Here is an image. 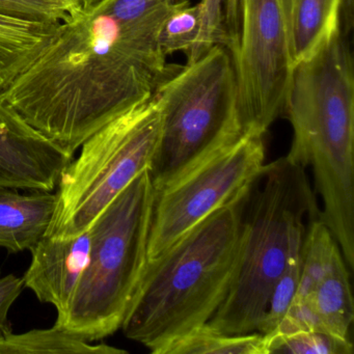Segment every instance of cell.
I'll use <instances>...</instances> for the list:
<instances>
[{
    "label": "cell",
    "mask_w": 354,
    "mask_h": 354,
    "mask_svg": "<svg viewBox=\"0 0 354 354\" xmlns=\"http://www.w3.org/2000/svg\"><path fill=\"white\" fill-rule=\"evenodd\" d=\"M180 7L159 11L151 0L82 6L61 21L40 57L0 96L28 125L73 156L93 134L149 100L179 70L167 63L158 34Z\"/></svg>",
    "instance_id": "obj_1"
},
{
    "label": "cell",
    "mask_w": 354,
    "mask_h": 354,
    "mask_svg": "<svg viewBox=\"0 0 354 354\" xmlns=\"http://www.w3.org/2000/svg\"><path fill=\"white\" fill-rule=\"evenodd\" d=\"M283 113L293 128L286 156L310 169L320 217L354 268V77L346 35L335 30L292 68Z\"/></svg>",
    "instance_id": "obj_2"
},
{
    "label": "cell",
    "mask_w": 354,
    "mask_h": 354,
    "mask_svg": "<svg viewBox=\"0 0 354 354\" xmlns=\"http://www.w3.org/2000/svg\"><path fill=\"white\" fill-rule=\"evenodd\" d=\"M248 192L147 262L121 327L128 339L157 354L169 342L210 321L237 273Z\"/></svg>",
    "instance_id": "obj_3"
},
{
    "label": "cell",
    "mask_w": 354,
    "mask_h": 354,
    "mask_svg": "<svg viewBox=\"0 0 354 354\" xmlns=\"http://www.w3.org/2000/svg\"><path fill=\"white\" fill-rule=\"evenodd\" d=\"M306 169L287 156L265 163L250 186L235 279L207 324L227 335L258 331L269 297L308 225L320 217Z\"/></svg>",
    "instance_id": "obj_4"
},
{
    "label": "cell",
    "mask_w": 354,
    "mask_h": 354,
    "mask_svg": "<svg viewBox=\"0 0 354 354\" xmlns=\"http://www.w3.org/2000/svg\"><path fill=\"white\" fill-rule=\"evenodd\" d=\"M153 200L147 169L97 217L88 229V264L67 312L55 325L90 343L121 329L148 262Z\"/></svg>",
    "instance_id": "obj_5"
},
{
    "label": "cell",
    "mask_w": 354,
    "mask_h": 354,
    "mask_svg": "<svg viewBox=\"0 0 354 354\" xmlns=\"http://www.w3.org/2000/svg\"><path fill=\"white\" fill-rule=\"evenodd\" d=\"M161 126L160 106L153 94L88 138L59 177L46 235L74 237L88 231L138 175L150 169Z\"/></svg>",
    "instance_id": "obj_6"
},
{
    "label": "cell",
    "mask_w": 354,
    "mask_h": 354,
    "mask_svg": "<svg viewBox=\"0 0 354 354\" xmlns=\"http://www.w3.org/2000/svg\"><path fill=\"white\" fill-rule=\"evenodd\" d=\"M160 140L149 173L160 187L209 149L245 133L238 113L237 86L231 55L212 47L194 63L180 67L159 84Z\"/></svg>",
    "instance_id": "obj_7"
},
{
    "label": "cell",
    "mask_w": 354,
    "mask_h": 354,
    "mask_svg": "<svg viewBox=\"0 0 354 354\" xmlns=\"http://www.w3.org/2000/svg\"><path fill=\"white\" fill-rule=\"evenodd\" d=\"M265 134H237L217 142L160 187L154 188L148 261L192 227L250 189L266 159Z\"/></svg>",
    "instance_id": "obj_8"
},
{
    "label": "cell",
    "mask_w": 354,
    "mask_h": 354,
    "mask_svg": "<svg viewBox=\"0 0 354 354\" xmlns=\"http://www.w3.org/2000/svg\"><path fill=\"white\" fill-rule=\"evenodd\" d=\"M225 48L245 133H266L283 113L292 66L279 0H225Z\"/></svg>",
    "instance_id": "obj_9"
},
{
    "label": "cell",
    "mask_w": 354,
    "mask_h": 354,
    "mask_svg": "<svg viewBox=\"0 0 354 354\" xmlns=\"http://www.w3.org/2000/svg\"><path fill=\"white\" fill-rule=\"evenodd\" d=\"M73 156L28 125L0 96V192L48 190Z\"/></svg>",
    "instance_id": "obj_10"
},
{
    "label": "cell",
    "mask_w": 354,
    "mask_h": 354,
    "mask_svg": "<svg viewBox=\"0 0 354 354\" xmlns=\"http://www.w3.org/2000/svg\"><path fill=\"white\" fill-rule=\"evenodd\" d=\"M90 231L74 237L47 236L30 250V266L24 273V288L44 304L55 306L57 317L69 308L90 256Z\"/></svg>",
    "instance_id": "obj_11"
},
{
    "label": "cell",
    "mask_w": 354,
    "mask_h": 354,
    "mask_svg": "<svg viewBox=\"0 0 354 354\" xmlns=\"http://www.w3.org/2000/svg\"><path fill=\"white\" fill-rule=\"evenodd\" d=\"M347 267L339 250L312 294L300 304L290 306L288 316L304 328L350 339L354 306Z\"/></svg>",
    "instance_id": "obj_12"
},
{
    "label": "cell",
    "mask_w": 354,
    "mask_h": 354,
    "mask_svg": "<svg viewBox=\"0 0 354 354\" xmlns=\"http://www.w3.org/2000/svg\"><path fill=\"white\" fill-rule=\"evenodd\" d=\"M57 207L48 190L0 192V248L10 254L30 250L46 235Z\"/></svg>",
    "instance_id": "obj_13"
},
{
    "label": "cell",
    "mask_w": 354,
    "mask_h": 354,
    "mask_svg": "<svg viewBox=\"0 0 354 354\" xmlns=\"http://www.w3.org/2000/svg\"><path fill=\"white\" fill-rule=\"evenodd\" d=\"M345 0H279L292 66L314 53L341 28Z\"/></svg>",
    "instance_id": "obj_14"
},
{
    "label": "cell",
    "mask_w": 354,
    "mask_h": 354,
    "mask_svg": "<svg viewBox=\"0 0 354 354\" xmlns=\"http://www.w3.org/2000/svg\"><path fill=\"white\" fill-rule=\"evenodd\" d=\"M59 24L0 14V94L40 57Z\"/></svg>",
    "instance_id": "obj_15"
},
{
    "label": "cell",
    "mask_w": 354,
    "mask_h": 354,
    "mask_svg": "<svg viewBox=\"0 0 354 354\" xmlns=\"http://www.w3.org/2000/svg\"><path fill=\"white\" fill-rule=\"evenodd\" d=\"M107 344L84 341L61 327L32 329L24 333H0V354H126Z\"/></svg>",
    "instance_id": "obj_16"
},
{
    "label": "cell",
    "mask_w": 354,
    "mask_h": 354,
    "mask_svg": "<svg viewBox=\"0 0 354 354\" xmlns=\"http://www.w3.org/2000/svg\"><path fill=\"white\" fill-rule=\"evenodd\" d=\"M157 354H266L263 333L227 335L203 325L158 350Z\"/></svg>",
    "instance_id": "obj_17"
},
{
    "label": "cell",
    "mask_w": 354,
    "mask_h": 354,
    "mask_svg": "<svg viewBox=\"0 0 354 354\" xmlns=\"http://www.w3.org/2000/svg\"><path fill=\"white\" fill-rule=\"evenodd\" d=\"M339 250V246L324 221L321 217L314 219L308 225L304 239L301 275L291 306L300 304L312 294Z\"/></svg>",
    "instance_id": "obj_18"
},
{
    "label": "cell",
    "mask_w": 354,
    "mask_h": 354,
    "mask_svg": "<svg viewBox=\"0 0 354 354\" xmlns=\"http://www.w3.org/2000/svg\"><path fill=\"white\" fill-rule=\"evenodd\" d=\"M264 335L266 354L353 353V343L351 339H342L337 335L316 329Z\"/></svg>",
    "instance_id": "obj_19"
},
{
    "label": "cell",
    "mask_w": 354,
    "mask_h": 354,
    "mask_svg": "<svg viewBox=\"0 0 354 354\" xmlns=\"http://www.w3.org/2000/svg\"><path fill=\"white\" fill-rule=\"evenodd\" d=\"M201 5L182 6L171 12L163 22L158 34V44L165 57L171 53H186L196 46L201 32Z\"/></svg>",
    "instance_id": "obj_20"
},
{
    "label": "cell",
    "mask_w": 354,
    "mask_h": 354,
    "mask_svg": "<svg viewBox=\"0 0 354 354\" xmlns=\"http://www.w3.org/2000/svg\"><path fill=\"white\" fill-rule=\"evenodd\" d=\"M302 250L292 254L283 274L273 287L258 333L263 335L272 333L289 310L299 285L302 268Z\"/></svg>",
    "instance_id": "obj_21"
},
{
    "label": "cell",
    "mask_w": 354,
    "mask_h": 354,
    "mask_svg": "<svg viewBox=\"0 0 354 354\" xmlns=\"http://www.w3.org/2000/svg\"><path fill=\"white\" fill-rule=\"evenodd\" d=\"M223 3L225 0H202L200 3L202 10L200 36L196 46L187 55V64L194 63L212 47L225 46Z\"/></svg>",
    "instance_id": "obj_22"
},
{
    "label": "cell",
    "mask_w": 354,
    "mask_h": 354,
    "mask_svg": "<svg viewBox=\"0 0 354 354\" xmlns=\"http://www.w3.org/2000/svg\"><path fill=\"white\" fill-rule=\"evenodd\" d=\"M0 14L48 22H61L68 16L38 0H0Z\"/></svg>",
    "instance_id": "obj_23"
},
{
    "label": "cell",
    "mask_w": 354,
    "mask_h": 354,
    "mask_svg": "<svg viewBox=\"0 0 354 354\" xmlns=\"http://www.w3.org/2000/svg\"><path fill=\"white\" fill-rule=\"evenodd\" d=\"M24 289L22 277L13 273L3 275L0 271V333L13 330L9 319L10 310Z\"/></svg>",
    "instance_id": "obj_24"
},
{
    "label": "cell",
    "mask_w": 354,
    "mask_h": 354,
    "mask_svg": "<svg viewBox=\"0 0 354 354\" xmlns=\"http://www.w3.org/2000/svg\"><path fill=\"white\" fill-rule=\"evenodd\" d=\"M38 1L50 6V7L63 12L66 15H69L70 12L82 6V0H38Z\"/></svg>",
    "instance_id": "obj_25"
},
{
    "label": "cell",
    "mask_w": 354,
    "mask_h": 354,
    "mask_svg": "<svg viewBox=\"0 0 354 354\" xmlns=\"http://www.w3.org/2000/svg\"><path fill=\"white\" fill-rule=\"evenodd\" d=\"M82 6L86 7V6H91L93 5V3H97V1H99V0H82Z\"/></svg>",
    "instance_id": "obj_26"
}]
</instances>
